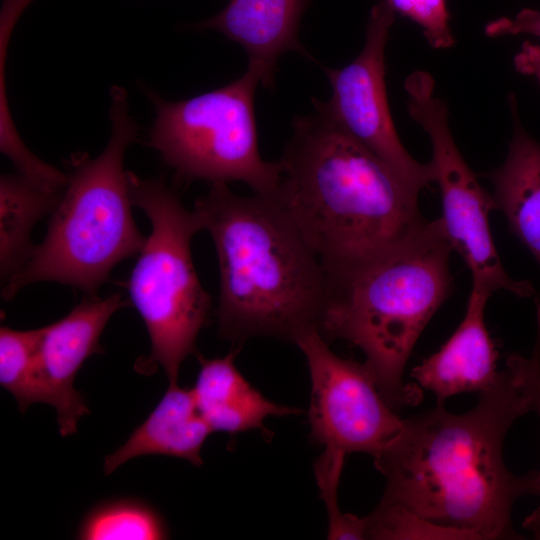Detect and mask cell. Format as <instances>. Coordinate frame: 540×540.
<instances>
[{"instance_id": "obj_8", "label": "cell", "mask_w": 540, "mask_h": 540, "mask_svg": "<svg viewBox=\"0 0 540 540\" xmlns=\"http://www.w3.org/2000/svg\"><path fill=\"white\" fill-rule=\"evenodd\" d=\"M311 378L310 438L325 450L315 465L321 493H335L345 455L377 457L397 438L403 419L381 394L366 362L334 354L318 329L300 333Z\"/></svg>"}, {"instance_id": "obj_2", "label": "cell", "mask_w": 540, "mask_h": 540, "mask_svg": "<svg viewBox=\"0 0 540 540\" xmlns=\"http://www.w3.org/2000/svg\"><path fill=\"white\" fill-rule=\"evenodd\" d=\"M313 104L314 113L293 120L272 193L316 253L330 288L427 220L418 195L340 127L321 101Z\"/></svg>"}, {"instance_id": "obj_15", "label": "cell", "mask_w": 540, "mask_h": 540, "mask_svg": "<svg viewBox=\"0 0 540 540\" xmlns=\"http://www.w3.org/2000/svg\"><path fill=\"white\" fill-rule=\"evenodd\" d=\"M212 433L199 413L191 389L170 383L167 391L127 441L105 457L104 473L111 474L127 461L144 455L183 458L202 465L201 448Z\"/></svg>"}, {"instance_id": "obj_19", "label": "cell", "mask_w": 540, "mask_h": 540, "mask_svg": "<svg viewBox=\"0 0 540 540\" xmlns=\"http://www.w3.org/2000/svg\"><path fill=\"white\" fill-rule=\"evenodd\" d=\"M42 327L0 329V385L17 401L24 413L32 404L47 403V392L37 363V348Z\"/></svg>"}, {"instance_id": "obj_12", "label": "cell", "mask_w": 540, "mask_h": 540, "mask_svg": "<svg viewBox=\"0 0 540 540\" xmlns=\"http://www.w3.org/2000/svg\"><path fill=\"white\" fill-rule=\"evenodd\" d=\"M489 294L472 288L466 312L451 337L411 371L421 388L432 392L436 405L453 395L491 388L499 379L498 352L484 321Z\"/></svg>"}, {"instance_id": "obj_4", "label": "cell", "mask_w": 540, "mask_h": 540, "mask_svg": "<svg viewBox=\"0 0 540 540\" xmlns=\"http://www.w3.org/2000/svg\"><path fill=\"white\" fill-rule=\"evenodd\" d=\"M453 251L441 219L363 262L330 287L319 331L366 356L378 388L396 412L421 400L403 373L419 336L452 291Z\"/></svg>"}, {"instance_id": "obj_23", "label": "cell", "mask_w": 540, "mask_h": 540, "mask_svg": "<svg viewBox=\"0 0 540 540\" xmlns=\"http://www.w3.org/2000/svg\"><path fill=\"white\" fill-rule=\"evenodd\" d=\"M485 33L489 37L528 34L540 38V10L525 8L514 17H501L488 23Z\"/></svg>"}, {"instance_id": "obj_10", "label": "cell", "mask_w": 540, "mask_h": 540, "mask_svg": "<svg viewBox=\"0 0 540 540\" xmlns=\"http://www.w3.org/2000/svg\"><path fill=\"white\" fill-rule=\"evenodd\" d=\"M396 12L387 0L369 14L360 54L341 69L325 68L332 96L321 102L350 136L381 159L414 194L433 181L430 163L421 164L405 149L394 127L385 85V47Z\"/></svg>"}, {"instance_id": "obj_24", "label": "cell", "mask_w": 540, "mask_h": 540, "mask_svg": "<svg viewBox=\"0 0 540 540\" xmlns=\"http://www.w3.org/2000/svg\"><path fill=\"white\" fill-rule=\"evenodd\" d=\"M514 67L519 73L534 78L540 84V45L525 41L514 56Z\"/></svg>"}, {"instance_id": "obj_17", "label": "cell", "mask_w": 540, "mask_h": 540, "mask_svg": "<svg viewBox=\"0 0 540 540\" xmlns=\"http://www.w3.org/2000/svg\"><path fill=\"white\" fill-rule=\"evenodd\" d=\"M63 191L47 190L20 173L1 176L0 273L3 286L29 259L35 248L30 239L31 231L43 216L54 211Z\"/></svg>"}, {"instance_id": "obj_11", "label": "cell", "mask_w": 540, "mask_h": 540, "mask_svg": "<svg viewBox=\"0 0 540 540\" xmlns=\"http://www.w3.org/2000/svg\"><path fill=\"white\" fill-rule=\"evenodd\" d=\"M128 301L119 294L89 296L65 317L42 327L37 363L47 392V403L57 413L61 436L76 433L79 419L89 408L74 388L75 377L91 355L102 353L101 334L111 316Z\"/></svg>"}, {"instance_id": "obj_14", "label": "cell", "mask_w": 540, "mask_h": 540, "mask_svg": "<svg viewBox=\"0 0 540 540\" xmlns=\"http://www.w3.org/2000/svg\"><path fill=\"white\" fill-rule=\"evenodd\" d=\"M238 349L223 357L198 355L200 370L192 390L197 409L212 432L236 434L262 428L270 416H287L301 410L267 399L235 365Z\"/></svg>"}, {"instance_id": "obj_9", "label": "cell", "mask_w": 540, "mask_h": 540, "mask_svg": "<svg viewBox=\"0 0 540 540\" xmlns=\"http://www.w3.org/2000/svg\"><path fill=\"white\" fill-rule=\"evenodd\" d=\"M410 116L428 134L433 181L437 183L443 215L440 218L452 249L464 260L472 288L489 295L507 290L519 297L531 296L528 281H515L505 272L490 231L489 213L496 208L493 196L479 183L452 137L448 109L434 94L435 82L425 71H415L405 80Z\"/></svg>"}, {"instance_id": "obj_5", "label": "cell", "mask_w": 540, "mask_h": 540, "mask_svg": "<svg viewBox=\"0 0 540 540\" xmlns=\"http://www.w3.org/2000/svg\"><path fill=\"white\" fill-rule=\"evenodd\" d=\"M110 97L112 130L105 149L92 159L72 158L47 234L3 286L5 300L42 281L72 286L92 296L119 262L143 248L146 238L132 216L124 169L125 152L139 127L129 114L126 90L113 86Z\"/></svg>"}, {"instance_id": "obj_16", "label": "cell", "mask_w": 540, "mask_h": 540, "mask_svg": "<svg viewBox=\"0 0 540 540\" xmlns=\"http://www.w3.org/2000/svg\"><path fill=\"white\" fill-rule=\"evenodd\" d=\"M513 134L504 163L487 174L493 199L511 231L540 264V143L524 129L514 95L509 98Z\"/></svg>"}, {"instance_id": "obj_18", "label": "cell", "mask_w": 540, "mask_h": 540, "mask_svg": "<svg viewBox=\"0 0 540 540\" xmlns=\"http://www.w3.org/2000/svg\"><path fill=\"white\" fill-rule=\"evenodd\" d=\"M83 540H158L169 536L165 521L150 505L131 498L102 502L79 525Z\"/></svg>"}, {"instance_id": "obj_7", "label": "cell", "mask_w": 540, "mask_h": 540, "mask_svg": "<svg viewBox=\"0 0 540 540\" xmlns=\"http://www.w3.org/2000/svg\"><path fill=\"white\" fill-rule=\"evenodd\" d=\"M260 83L250 69L237 80L198 96L167 101L147 95L155 108L148 144L186 181H241L255 193L275 191L281 168L262 159L257 141L254 94Z\"/></svg>"}, {"instance_id": "obj_1", "label": "cell", "mask_w": 540, "mask_h": 540, "mask_svg": "<svg viewBox=\"0 0 540 540\" xmlns=\"http://www.w3.org/2000/svg\"><path fill=\"white\" fill-rule=\"evenodd\" d=\"M532 411L530 397L507 367L463 414L434 409L403 419L393 443L374 458L386 485L379 504L412 512L478 540L521 539L512 509L540 496L538 471L513 474L503 443L514 422Z\"/></svg>"}, {"instance_id": "obj_20", "label": "cell", "mask_w": 540, "mask_h": 540, "mask_svg": "<svg viewBox=\"0 0 540 540\" xmlns=\"http://www.w3.org/2000/svg\"><path fill=\"white\" fill-rule=\"evenodd\" d=\"M366 519L367 539H471L475 535L431 523L404 509L378 504Z\"/></svg>"}, {"instance_id": "obj_21", "label": "cell", "mask_w": 540, "mask_h": 540, "mask_svg": "<svg viewBox=\"0 0 540 540\" xmlns=\"http://www.w3.org/2000/svg\"><path fill=\"white\" fill-rule=\"evenodd\" d=\"M396 13L416 22L436 49L454 45L445 0H387Z\"/></svg>"}, {"instance_id": "obj_3", "label": "cell", "mask_w": 540, "mask_h": 540, "mask_svg": "<svg viewBox=\"0 0 540 540\" xmlns=\"http://www.w3.org/2000/svg\"><path fill=\"white\" fill-rule=\"evenodd\" d=\"M194 211L217 253L221 337L294 342L306 330H319L329 300L327 274L273 193L240 196L227 183H212Z\"/></svg>"}, {"instance_id": "obj_13", "label": "cell", "mask_w": 540, "mask_h": 540, "mask_svg": "<svg viewBox=\"0 0 540 540\" xmlns=\"http://www.w3.org/2000/svg\"><path fill=\"white\" fill-rule=\"evenodd\" d=\"M310 0H228L213 17L195 25L211 29L240 44L248 54V69L260 83L274 85L276 63L285 52L310 57L299 41L300 20Z\"/></svg>"}, {"instance_id": "obj_6", "label": "cell", "mask_w": 540, "mask_h": 540, "mask_svg": "<svg viewBox=\"0 0 540 540\" xmlns=\"http://www.w3.org/2000/svg\"><path fill=\"white\" fill-rule=\"evenodd\" d=\"M127 175L132 203L152 226L128 281L130 300L149 334V366L161 365L176 383L182 362L196 353L211 309L191 254L192 238L203 228L197 213L163 180Z\"/></svg>"}, {"instance_id": "obj_22", "label": "cell", "mask_w": 540, "mask_h": 540, "mask_svg": "<svg viewBox=\"0 0 540 540\" xmlns=\"http://www.w3.org/2000/svg\"><path fill=\"white\" fill-rule=\"evenodd\" d=\"M506 367L515 374L527 391L532 411H535L540 419V303L537 305L536 340L531 355L525 357L517 353L509 354ZM538 472L540 476V470ZM522 526L533 538L540 540V505L524 519Z\"/></svg>"}]
</instances>
